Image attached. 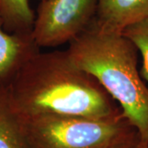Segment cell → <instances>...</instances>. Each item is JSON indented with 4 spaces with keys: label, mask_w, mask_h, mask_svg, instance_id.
Masks as SVG:
<instances>
[{
    "label": "cell",
    "mask_w": 148,
    "mask_h": 148,
    "mask_svg": "<svg viewBox=\"0 0 148 148\" xmlns=\"http://www.w3.org/2000/svg\"><path fill=\"white\" fill-rule=\"evenodd\" d=\"M0 148H31L24 116L12 100L7 83L0 82Z\"/></svg>",
    "instance_id": "52a82bcc"
},
{
    "label": "cell",
    "mask_w": 148,
    "mask_h": 148,
    "mask_svg": "<svg viewBox=\"0 0 148 148\" xmlns=\"http://www.w3.org/2000/svg\"><path fill=\"white\" fill-rule=\"evenodd\" d=\"M148 17V0H96L94 21L106 31L122 32Z\"/></svg>",
    "instance_id": "5b68a950"
},
{
    "label": "cell",
    "mask_w": 148,
    "mask_h": 148,
    "mask_svg": "<svg viewBox=\"0 0 148 148\" xmlns=\"http://www.w3.org/2000/svg\"></svg>",
    "instance_id": "8fae6325"
},
{
    "label": "cell",
    "mask_w": 148,
    "mask_h": 148,
    "mask_svg": "<svg viewBox=\"0 0 148 148\" xmlns=\"http://www.w3.org/2000/svg\"><path fill=\"white\" fill-rule=\"evenodd\" d=\"M67 51L119 104L123 116L148 145V87L138 73L133 43L122 32L101 29L93 21L69 43Z\"/></svg>",
    "instance_id": "7a4b0ae2"
},
{
    "label": "cell",
    "mask_w": 148,
    "mask_h": 148,
    "mask_svg": "<svg viewBox=\"0 0 148 148\" xmlns=\"http://www.w3.org/2000/svg\"><path fill=\"white\" fill-rule=\"evenodd\" d=\"M7 84L25 116L49 114L101 119L122 113L100 82L74 64L67 49L40 50Z\"/></svg>",
    "instance_id": "6da1fadb"
},
{
    "label": "cell",
    "mask_w": 148,
    "mask_h": 148,
    "mask_svg": "<svg viewBox=\"0 0 148 148\" xmlns=\"http://www.w3.org/2000/svg\"><path fill=\"white\" fill-rule=\"evenodd\" d=\"M40 50L32 34L8 32L0 16V82L8 83L21 66Z\"/></svg>",
    "instance_id": "8992f818"
},
{
    "label": "cell",
    "mask_w": 148,
    "mask_h": 148,
    "mask_svg": "<svg viewBox=\"0 0 148 148\" xmlns=\"http://www.w3.org/2000/svg\"><path fill=\"white\" fill-rule=\"evenodd\" d=\"M109 148H148V145L143 143L138 131L134 130Z\"/></svg>",
    "instance_id": "30bf717a"
},
{
    "label": "cell",
    "mask_w": 148,
    "mask_h": 148,
    "mask_svg": "<svg viewBox=\"0 0 148 148\" xmlns=\"http://www.w3.org/2000/svg\"><path fill=\"white\" fill-rule=\"evenodd\" d=\"M122 33L142 54V77L148 82V17L126 27Z\"/></svg>",
    "instance_id": "9c48e42d"
},
{
    "label": "cell",
    "mask_w": 148,
    "mask_h": 148,
    "mask_svg": "<svg viewBox=\"0 0 148 148\" xmlns=\"http://www.w3.org/2000/svg\"><path fill=\"white\" fill-rule=\"evenodd\" d=\"M96 0H40L32 36L40 48L69 43L94 21Z\"/></svg>",
    "instance_id": "277c9868"
},
{
    "label": "cell",
    "mask_w": 148,
    "mask_h": 148,
    "mask_svg": "<svg viewBox=\"0 0 148 148\" xmlns=\"http://www.w3.org/2000/svg\"><path fill=\"white\" fill-rule=\"evenodd\" d=\"M0 16L8 32L32 34L36 13L29 0H0Z\"/></svg>",
    "instance_id": "ba28073f"
},
{
    "label": "cell",
    "mask_w": 148,
    "mask_h": 148,
    "mask_svg": "<svg viewBox=\"0 0 148 148\" xmlns=\"http://www.w3.org/2000/svg\"><path fill=\"white\" fill-rule=\"evenodd\" d=\"M23 116L31 148H109L136 130L123 113L101 119L49 114Z\"/></svg>",
    "instance_id": "3957f363"
}]
</instances>
